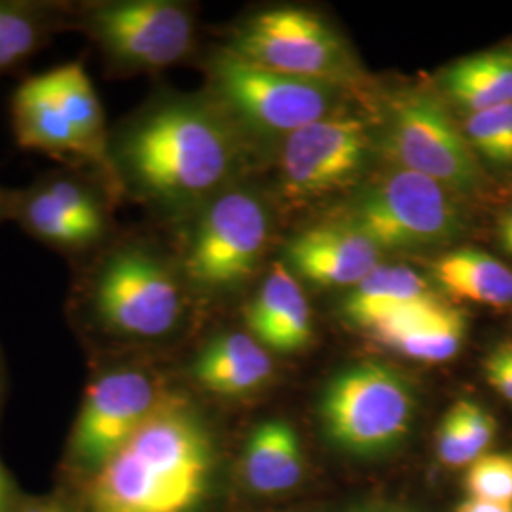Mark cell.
Returning <instances> with one entry per match:
<instances>
[{
    "mask_svg": "<svg viewBox=\"0 0 512 512\" xmlns=\"http://www.w3.org/2000/svg\"><path fill=\"white\" fill-rule=\"evenodd\" d=\"M219 107L167 99L110 131L112 188L164 209L205 205L238 164V141Z\"/></svg>",
    "mask_w": 512,
    "mask_h": 512,
    "instance_id": "cell-1",
    "label": "cell"
},
{
    "mask_svg": "<svg viewBox=\"0 0 512 512\" xmlns=\"http://www.w3.org/2000/svg\"><path fill=\"white\" fill-rule=\"evenodd\" d=\"M213 465L209 431L190 404L164 395L128 444L93 473L92 512H190Z\"/></svg>",
    "mask_w": 512,
    "mask_h": 512,
    "instance_id": "cell-2",
    "label": "cell"
},
{
    "mask_svg": "<svg viewBox=\"0 0 512 512\" xmlns=\"http://www.w3.org/2000/svg\"><path fill=\"white\" fill-rule=\"evenodd\" d=\"M18 145L76 169H93L112 188L105 110L80 61L29 76L12 95Z\"/></svg>",
    "mask_w": 512,
    "mask_h": 512,
    "instance_id": "cell-3",
    "label": "cell"
},
{
    "mask_svg": "<svg viewBox=\"0 0 512 512\" xmlns=\"http://www.w3.org/2000/svg\"><path fill=\"white\" fill-rule=\"evenodd\" d=\"M82 298L99 329L133 340L162 338L184 313L179 277L160 256L135 243L99 256Z\"/></svg>",
    "mask_w": 512,
    "mask_h": 512,
    "instance_id": "cell-4",
    "label": "cell"
},
{
    "mask_svg": "<svg viewBox=\"0 0 512 512\" xmlns=\"http://www.w3.org/2000/svg\"><path fill=\"white\" fill-rule=\"evenodd\" d=\"M416 412L412 384L382 363H359L330 380L319 416L338 448L355 456H380L408 435Z\"/></svg>",
    "mask_w": 512,
    "mask_h": 512,
    "instance_id": "cell-5",
    "label": "cell"
},
{
    "mask_svg": "<svg viewBox=\"0 0 512 512\" xmlns=\"http://www.w3.org/2000/svg\"><path fill=\"white\" fill-rule=\"evenodd\" d=\"M116 73H152L179 63L194 44V18L181 2L105 0L73 21Z\"/></svg>",
    "mask_w": 512,
    "mask_h": 512,
    "instance_id": "cell-6",
    "label": "cell"
},
{
    "mask_svg": "<svg viewBox=\"0 0 512 512\" xmlns=\"http://www.w3.org/2000/svg\"><path fill=\"white\" fill-rule=\"evenodd\" d=\"M349 224L380 251H414L444 245L461 228L452 192L420 173L395 169L355 200Z\"/></svg>",
    "mask_w": 512,
    "mask_h": 512,
    "instance_id": "cell-7",
    "label": "cell"
},
{
    "mask_svg": "<svg viewBox=\"0 0 512 512\" xmlns=\"http://www.w3.org/2000/svg\"><path fill=\"white\" fill-rule=\"evenodd\" d=\"M270 238V219L255 194L224 190L202 205L184 256L186 279L205 293L239 287L255 274Z\"/></svg>",
    "mask_w": 512,
    "mask_h": 512,
    "instance_id": "cell-8",
    "label": "cell"
},
{
    "mask_svg": "<svg viewBox=\"0 0 512 512\" xmlns=\"http://www.w3.org/2000/svg\"><path fill=\"white\" fill-rule=\"evenodd\" d=\"M224 110L260 133L291 135L329 116L336 90L329 82L277 73L224 50L211 63Z\"/></svg>",
    "mask_w": 512,
    "mask_h": 512,
    "instance_id": "cell-9",
    "label": "cell"
},
{
    "mask_svg": "<svg viewBox=\"0 0 512 512\" xmlns=\"http://www.w3.org/2000/svg\"><path fill=\"white\" fill-rule=\"evenodd\" d=\"M385 145L399 169L429 177L450 192L471 194L482 183L473 147L431 93L410 90L395 97Z\"/></svg>",
    "mask_w": 512,
    "mask_h": 512,
    "instance_id": "cell-10",
    "label": "cell"
},
{
    "mask_svg": "<svg viewBox=\"0 0 512 512\" xmlns=\"http://www.w3.org/2000/svg\"><path fill=\"white\" fill-rule=\"evenodd\" d=\"M228 50L277 73L329 84L351 69L342 38L325 19L300 8L264 10L247 19Z\"/></svg>",
    "mask_w": 512,
    "mask_h": 512,
    "instance_id": "cell-11",
    "label": "cell"
},
{
    "mask_svg": "<svg viewBox=\"0 0 512 512\" xmlns=\"http://www.w3.org/2000/svg\"><path fill=\"white\" fill-rule=\"evenodd\" d=\"M8 220L44 245L86 253L109 241L110 207L101 188L78 173H48L23 190H8Z\"/></svg>",
    "mask_w": 512,
    "mask_h": 512,
    "instance_id": "cell-12",
    "label": "cell"
},
{
    "mask_svg": "<svg viewBox=\"0 0 512 512\" xmlns=\"http://www.w3.org/2000/svg\"><path fill=\"white\" fill-rule=\"evenodd\" d=\"M164 393L141 368L118 366L88 385L74 421L71 450L84 469L97 473L116 456L158 408Z\"/></svg>",
    "mask_w": 512,
    "mask_h": 512,
    "instance_id": "cell-13",
    "label": "cell"
},
{
    "mask_svg": "<svg viewBox=\"0 0 512 512\" xmlns=\"http://www.w3.org/2000/svg\"><path fill=\"white\" fill-rule=\"evenodd\" d=\"M370 137L359 118L327 116L291 133L281 156L285 190L317 198L355 183L368 162Z\"/></svg>",
    "mask_w": 512,
    "mask_h": 512,
    "instance_id": "cell-14",
    "label": "cell"
},
{
    "mask_svg": "<svg viewBox=\"0 0 512 512\" xmlns=\"http://www.w3.org/2000/svg\"><path fill=\"white\" fill-rule=\"evenodd\" d=\"M294 274L317 287H357L380 266V249L353 224L313 226L285 245Z\"/></svg>",
    "mask_w": 512,
    "mask_h": 512,
    "instance_id": "cell-15",
    "label": "cell"
},
{
    "mask_svg": "<svg viewBox=\"0 0 512 512\" xmlns=\"http://www.w3.org/2000/svg\"><path fill=\"white\" fill-rule=\"evenodd\" d=\"M370 334L378 344L399 355L439 365L452 361L463 348L467 319L456 306L433 296L391 315Z\"/></svg>",
    "mask_w": 512,
    "mask_h": 512,
    "instance_id": "cell-16",
    "label": "cell"
},
{
    "mask_svg": "<svg viewBox=\"0 0 512 512\" xmlns=\"http://www.w3.org/2000/svg\"><path fill=\"white\" fill-rule=\"evenodd\" d=\"M249 334L266 349L293 353L313 336L311 308L293 272L277 262L245 310Z\"/></svg>",
    "mask_w": 512,
    "mask_h": 512,
    "instance_id": "cell-17",
    "label": "cell"
},
{
    "mask_svg": "<svg viewBox=\"0 0 512 512\" xmlns=\"http://www.w3.org/2000/svg\"><path fill=\"white\" fill-rule=\"evenodd\" d=\"M272 359L251 334L224 332L198 353L192 376L205 391L219 397H245L272 376Z\"/></svg>",
    "mask_w": 512,
    "mask_h": 512,
    "instance_id": "cell-18",
    "label": "cell"
},
{
    "mask_svg": "<svg viewBox=\"0 0 512 512\" xmlns=\"http://www.w3.org/2000/svg\"><path fill=\"white\" fill-rule=\"evenodd\" d=\"M241 469L256 494H281L294 488L304 475V454L293 425L281 420L256 425L245 444Z\"/></svg>",
    "mask_w": 512,
    "mask_h": 512,
    "instance_id": "cell-19",
    "label": "cell"
},
{
    "mask_svg": "<svg viewBox=\"0 0 512 512\" xmlns=\"http://www.w3.org/2000/svg\"><path fill=\"white\" fill-rule=\"evenodd\" d=\"M433 293L418 272L406 266L380 264L348 296L344 313L349 321L368 332L391 315L425 302Z\"/></svg>",
    "mask_w": 512,
    "mask_h": 512,
    "instance_id": "cell-20",
    "label": "cell"
},
{
    "mask_svg": "<svg viewBox=\"0 0 512 512\" xmlns=\"http://www.w3.org/2000/svg\"><path fill=\"white\" fill-rule=\"evenodd\" d=\"M433 274L446 293L476 304L505 308L512 304V270L480 249L463 247L440 256Z\"/></svg>",
    "mask_w": 512,
    "mask_h": 512,
    "instance_id": "cell-21",
    "label": "cell"
},
{
    "mask_svg": "<svg viewBox=\"0 0 512 512\" xmlns=\"http://www.w3.org/2000/svg\"><path fill=\"white\" fill-rule=\"evenodd\" d=\"M442 88L469 114L511 105L512 50L459 59L442 74Z\"/></svg>",
    "mask_w": 512,
    "mask_h": 512,
    "instance_id": "cell-22",
    "label": "cell"
},
{
    "mask_svg": "<svg viewBox=\"0 0 512 512\" xmlns=\"http://www.w3.org/2000/svg\"><path fill=\"white\" fill-rule=\"evenodd\" d=\"M48 4L0 0V76L27 63L52 37L61 19Z\"/></svg>",
    "mask_w": 512,
    "mask_h": 512,
    "instance_id": "cell-23",
    "label": "cell"
},
{
    "mask_svg": "<svg viewBox=\"0 0 512 512\" xmlns=\"http://www.w3.org/2000/svg\"><path fill=\"white\" fill-rule=\"evenodd\" d=\"M463 133L473 150L490 162L512 164V103L467 114Z\"/></svg>",
    "mask_w": 512,
    "mask_h": 512,
    "instance_id": "cell-24",
    "label": "cell"
},
{
    "mask_svg": "<svg viewBox=\"0 0 512 512\" xmlns=\"http://www.w3.org/2000/svg\"><path fill=\"white\" fill-rule=\"evenodd\" d=\"M465 492L473 499L512 505V454H484L465 473Z\"/></svg>",
    "mask_w": 512,
    "mask_h": 512,
    "instance_id": "cell-25",
    "label": "cell"
},
{
    "mask_svg": "<svg viewBox=\"0 0 512 512\" xmlns=\"http://www.w3.org/2000/svg\"><path fill=\"white\" fill-rule=\"evenodd\" d=\"M454 410L458 412V418L461 421L473 461L482 458L494 444L495 435H497V421L484 406H480L475 401L461 399L454 404Z\"/></svg>",
    "mask_w": 512,
    "mask_h": 512,
    "instance_id": "cell-26",
    "label": "cell"
},
{
    "mask_svg": "<svg viewBox=\"0 0 512 512\" xmlns=\"http://www.w3.org/2000/svg\"><path fill=\"white\" fill-rule=\"evenodd\" d=\"M435 448H437V458L446 467L458 469V467H469L473 463V456L454 406L440 420L437 437H435Z\"/></svg>",
    "mask_w": 512,
    "mask_h": 512,
    "instance_id": "cell-27",
    "label": "cell"
},
{
    "mask_svg": "<svg viewBox=\"0 0 512 512\" xmlns=\"http://www.w3.org/2000/svg\"><path fill=\"white\" fill-rule=\"evenodd\" d=\"M486 382L512 403V340L497 344L484 359Z\"/></svg>",
    "mask_w": 512,
    "mask_h": 512,
    "instance_id": "cell-28",
    "label": "cell"
},
{
    "mask_svg": "<svg viewBox=\"0 0 512 512\" xmlns=\"http://www.w3.org/2000/svg\"><path fill=\"white\" fill-rule=\"evenodd\" d=\"M454 512H512V505H501V503L469 497L461 501Z\"/></svg>",
    "mask_w": 512,
    "mask_h": 512,
    "instance_id": "cell-29",
    "label": "cell"
},
{
    "mask_svg": "<svg viewBox=\"0 0 512 512\" xmlns=\"http://www.w3.org/2000/svg\"><path fill=\"white\" fill-rule=\"evenodd\" d=\"M21 512H74L71 507L57 503V501H42V503H35L25 507Z\"/></svg>",
    "mask_w": 512,
    "mask_h": 512,
    "instance_id": "cell-30",
    "label": "cell"
},
{
    "mask_svg": "<svg viewBox=\"0 0 512 512\" xmlns=\"http://www.w3.org/2000/svg\"><path fill=\"white\" fill-rule=\"evenodd\" d=\"M497 236H499V238L512 236V207L511 209H507V211L503 213L501 220H499V232H497Z\"/></svg>",
    "mask_w": 512,
    "mask_h": 512,
    "instance_id": "cell-31",
    "label": "cell"
},
{
    "mask_svg": "<svg viewBox=\"0 0 512 512\" xmlns=\"http://www.w3.org/2000/svg\"><path fill=\"white\" fill-rule=\"evenodd\" d=\"M8 499H10V478L6 475L4 467L0 465V501L8 503Z\"/></svg>",
    "mask_w": 512,
    "mask_h": 512,
    "instance_id": "cell-32",
    "label": "cell"
},
{
    "mask_svg": "<svg viewBox=\"0 0 512 512\" xmlns=\"http://www.w3.org/2000/svg\"><path fill=\"white\" fill-rule=\"evenodd\" d=\"M0 220H8V190H0Z\"/></svg>",
    "mask_w": 512,
    "mask_h": 512,
    "instance_id": "cell-33",
    "label": "cell"
},
{
    "mask_svg": "<svg viewBox=\"0 0 512 512\" xmlns=\"http://www.w3.org/2000/svg\"><path fill=\"white\" fill-rule=\"evenodd\" d=\"M499 243H501V247H503V251H505V253L512 255V236H507V238H499Z\"/></svg>",
    "mask_w": 512,
    "mask_h": 512,
    "instance_id": "cell-34",
    "label": "cell"
},
{
    "mask_svg": "<svg viewBox=\"0 0 512 512\" xmlns=\"http://www.w3.org/2000/svg\"><path fill=\"white\" fill-rule=\"evenodd\" d=\"M6 505H8V503H2V501H0V512H6Z\"/></svg>",
    "mask_w": 512,
    "mask_h": 512,
    "instance_id": "cell-35",
    "label": "cell"
},
{
    "mask_svg": "<svg viewBox=\"0 0 512 512\" xmlns=\"http://www.w3.org/2000/svg\"><path fill=\"white\" fill-rule=\"evenodd\" d=\"M378 512H404V511H378Z\"/></svg>",
    "mask_w": 512,
    "mask_h": 512,
    "instance_id": "cell-36",
    "label": "cell"
},
{
    "mask_svg": "<svg viewBox=\"0 0 512 512\" xmlns=\"http://www.w3.org/2000/svg\"><path fill=\"white\" fill-rule=\"evenodd\" d=\"M0 389H2V385H0Z\"/></svg>",
    "mask_w": 512,
    "mask_h": 512,
    "instance_id": "cell-37",
    "label": "cell"
}]
</instances>
